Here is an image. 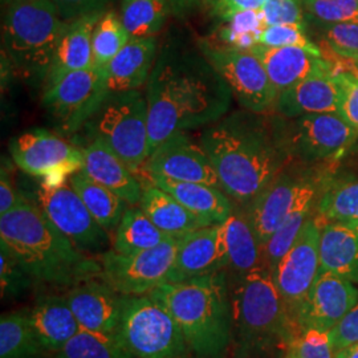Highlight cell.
<instances>
[{"instance_id":"cell-1","label":"cell","mask_w":358,"mask_h":358,"mask_svg":"<svg viewBox=\"0 0 358 358\" xmlns=\"http://www.w3.org/2000/svg\"><path fill=\"white\" fill-rule=\"evenodd\" d=\"M232 97L199 47L164 45L146 84L150 154L173 134L206 128L229 115Z\"/></svg>"},{"instance_id":"cell-2","label":"cell","mask_w":358,"mask_h":358,"mask_svg":"<svg viewBox=\"0 0 358 358\" xmlns=\"http://www.w3.org/2000/svg\"><path fill=\"white\" fill-rule=\"evenodd\" d=\"M199 143L217 171L220 189L247 207L291 161L279 118L245 110L203 129Z\"/></svg>"},{"instance_id":"cell-3","label":"cell","mask_w":358,"mask_h":358,"mask_svg":"<svg viewBox=\"0 0 358 358\" xmlns=\"http://www.w3.org/2000/svg\"><path fill=\"white\" fill-rule=\"evenodd\" d=\"M0 247L23 266L34 282L72 288L101 276L100 259L78 251L24 195L13 210L0 215Z\"/></svg>"},{"instance_id":"cell-4","label":"cell","mask_w":358,"mask_h":358,"mask_svg":"<svg viewBox=\"0 0 358 358\" xmlns=\"http://www.w3.org/2000/svg\"><path fill=\"white\" fill-rule=\"evenodd\" d=\"M150 296L166 308L196 357H224L234 338L232 300L224 271L162 284Z\"/></svg>"},{"instance_id":"cell-5","label":"cell","mask_w":358,"mask_h":358,"mask_svg":"<svg viewBox=\"0 0 358 358\" xmlns=\"http://www.w3.org/2000/svg\"><path fill=\"white\" fill-rule=\"evenodd\" d=\"M231 300L238 355L251 357L278 348L284 350L299 334L267 267L236 280Z\"/></svg>"},{"instance_id":"cell-6","label":"cell","mask_w":358,"mask_h":358,"mask_svg":"<svg viewBox=\"0 0 358 358\" xmlns=\"http://www.w3.org/2000/svg\"><path fill=\"white\" fill-rule=\"evenodd\" d=\"M68 24L50 0H11L1 36L13 68L27 78L44 83Z\"/></svg>"},{"instance_id":"cell-7","label":"cell","mask_w":358,"mask_h":358,"mask_svg":"<svg viewBox=\"0 0 358 358\" xmlns=\"http://www.w3.org/2000/svg\"><path fill=\"white\" fill-rule=\"evenodd\" d=\"M90 121L94 137L101 138L134 174L145 166L150 157L146 93H110Z\"/></svg>"},{"instance_id":"cell-8","label":"cell","mask_w":358,"mask_h":358,"mask_svg":"<svg viewBox=\"0 0 358 358\" xmlns=\"http://www.w3.org/2000/svg\"><path fill=\"white\" fill-rule=\"evenodd\" d=\"M115 334L134 358H179L187 349L178 324L150 294L124 296Z\"/></svg>"},{"instance_id":"cell-9","label":"cell","mask_w":358,"mask_h":358,"mask_svg":"<svg viewBox=\"0 0 358 358\" xmlns=\"http://www.w3.org/2000/svg\"><path fill=\"white\" fill-rule=\"evenodd\" d=\"M322 179L324 174L316 169L294 159L244 207L262 247L296 206L324 187Z\"/></svg>"},{"instance_id":"cell-10","label":"cell","mask_w":358,"mask_h":358,"mask_svg":"<svg viewBox=\"0 0 358 358\" xmlns=\"http://www.w3.org/2000/svg\"><path fill=\"white\" fill-rule=\"evenodd\" d=\"M279 124L291 158L307 165L337 161L358 137L357 130L337 113L282 117Z\"/></svg>"},{"instance_id":"cell-11","label":"cell","mask_w":358,"mask_h":358,"mask_svg":"<svg viewBox=\"0 0 358 358\" xmlns=\"http://www.w3.org/2000/svg\"><path fill=\"white\" fill-rule=\"evenodd\" d=\"M198 47L227 83L235 100L243 109L255 113L275 109L279 93L255 53L224 44L217 45L208 40H201Z\"/></svg>"},{"instance_id":"cell-12","label":"cell","mask_w":358,"mask_h":358,"mask_svg":"<svg viewBox=\"0 0 358 358\" xmlns=\"http://www.w3.org/2000/svg\"><path fill=\"white\" fill-rule=\"evenodd\" d=\"M38 207L55 224V227L75 244L78 251L90 256L108 252L110 235L93 217L69 178L59 183L41 182L36 190Z\"/></svg>"},{"instance_id":"cell-13","label":"cell","mask_w":358,"mask_h":358,"mask_svg":"<svg viewBox=\"0 0 358 358\" xmlns=\"http://www.w3.org/2000/svg\"><path fill=\"white\" fill-rule=\"evenodd\" d=\"M109 94L106 71L93 65L45 87L43 105L62 130L75 133L90 122Z\"/></svg>"},{"instance_id":"cell-14","label":"cell","mask_w":358,"mask_h":358,"mask_svg":"<svg viewBox=\"0 0 358 358\" xmlns=\"http://www.w3.org/2000/svg\"><path fill=\"white\" fill-rule=\"evenodd\" d=\"M178 238H170L150 250L121 255L109 250L100 256L101 279L122 296L150 294L166 284L176 262Z\"/></svg>"},{"instance_id":"cell-15","label":"cell","mask_w":358,"mask_h":358,"mask_svg":"<svg viewBox=\"0 0 358 358\" xmlns=\"http://www.w3.org/2000/svg\"><path fill=\"white\" fill-rule=\"evenodd\" d=\"M13 164L45 183H59L84 166L83 148L48 130H29L10 142Z\"/></svg>"},{"instance_id":"cell-16","label":"cell","mask_w":358,"mask_h":358,"mask_svg":"<svg viewBox=\"0 0 358 358\" xmlns=\"http://www.w3.org/2000/svg\"><path fill=\"white\" fill-rule=\"evenodd\" d=\"M321 227L319 219L309 217L273 273L276 287L294 322L320 273Z\"/></svg>"},{"instance_id":"cell-17","label":"cell","mask_w":358,"mask_h":358,"mask_svg":"<svg viewBox=\"0 0 358 358\" xmlns=\"http://www.w3.org/2000/svg\"><path fill=\"white\" fill-rule=\"evenodd\" d=\"M357 303L358 289L355 282L329 271H320L296 315L297 331L331 332Z\"/></svg>"},{"instance_id":"cell-18","label":"cell","mask_w":358,"mask_h":358,"mask_svg":"<svg viewBox=\"0 0 358 358\" xmlns=\"http://www.w3.org/2000/svg\"><path fill=\"white\" fill-rule=\"evenodd\" d=\"M150 177L178 182L205 183L220 189L217 171L203 146L195 142L187 131L176 133L161 143L145 164Z\"/></svg>"},{"instance_id":"cell-19","label":"cell","mask_w":358,"mask_h":358,"mask_svg":"<svg viewBox=\"0 0 358 358\" xmlns=\"http://www.w3.org/2000/svg\"><path fill=\"white\" fill-rule=\"evenodd\" d=\"M227 269L223 224L201 227L178 236V248L167 282H182Z\"/></svg>"},{"instance_id":"cell-20","label":"cell","mask_w":358,"mask_h":358,"mask_svg":"<svg viewBox=\"0 0 358 358\" xmlns=\"http://www.w3.org/2000/svg\"><path fill=\"white\" fill-rule=\"evenodd\" d=\"M340 99L341 87L337 72L325 60L300 83L280 93L275 110L284 118L319 113L338 115Z\"/></svg>"},{"instance_id":"cell-21","label":"cell","mask_w":358,"mask_h":358,"mask_svg":"<svg viewBox=\"0 0 358 358\" xmlns=\"http://www.w3.org/2000/svg\"><path fill=\"white\" fill-rule=\"evenodd\" d=\"M81 329L115 333L121 317L124 296L101 278L78 282L65 294Z\"/></svg>"},{"instance_id":"cell-22","label":"cell","mask_w":358,"mask_h":358,"mask_svg":"<svg viewBox=\"0 0 358 358\" xmlns=\"http://www.w3.org/2000/svg\"><path fill=\"white\" fill-rule=\"evenodd\" d=\"M83 173L112 190L129 206L140 205L143 194L140 180L101 138L94 137L90 145L83 148Z\"/></svg>"},{"instance_id":"cell-23","label":"cell","mask_w":358,"mask_h":358,"mask_svg":"<svg viewBox=\"0 0 358 358\" xmlns=\"http://www.w3.org/2000/svg\"><path fill=\"white\" fill-rule=\"evenodd\" d=\"M103 13H90L68 24L44 80V88L71 72L93 66V31Z\"/></svg>"},{"instance_id":"cell-24","label":"cell","mask_w":358,"mask_h":358,"mask_svg":"<svg viewBox=\"0 0 358 358\" xmlns=\"http://www.w3.org/2000/svg\"><path fill=\"white\" fill-rule=\"evenodd\" d=\"M158 52L155 36L130 38L106 68L109 93L140 90L148 84Z\"/></svg>"},{"instance_id":"cell-25","label":"cell","mask_w":358,"mask_h":358,"mask_svg":"<svg viewBox=\"0 0 358 358\" xmlns=\"http://www.w3.org/2000/svg\"><path fill=\"white\" fill-rule=\"evenodd\" d=\"M149 179L152 185L173 195L180 205L185 206L208 226L223 224L234 211L235 205L232 199L219 187L161 177H150Z\"/></svg>"},{"instance_id":"cell-26","label":"cell","mask_w":358,"mask_h":358,"mask_svg":"<svg viewBox=\"0 0 358 358\" xmlns=\"http://www.w3.org/2000/svg\"><path fill=\"white\" fill-rule=\"evenodd\" d=\"M223 231L227 250V269L235 282L256 269L266 267L263 247L244 207H234L230 217L223 223Z\"/></svg>"},{"instance_id":"cell-27","label":"cell","mask_w":358,"mask_h":358,"mask_svg":"<svg viewBox=\"0 0 358 358\" xmlns=\"http://www.w3.org/2000/svg\"><path fill=\"white\" fill-rule=\"evenodd\" d=\"M28 317L40 344L50 353L60 350L81 328L68 300L63 296H44L28 309Z\"/></svg>"},{"instance_id":"cell-28","label":"cell","mask_w":358,"mask_h":358,"mask_svg":"<svg viewBox=\"0 0 358 358\" xmlns=\"http://www.w3.org/2000/svg\"><path fill=\"white\" fill-rule=\"evenodd\" d=\"M250 51L263 63L279 94L300 83L325 62L321 55L300 47L273 48L257 44Z\"/></svg>"},{"instance_id":"cell-29","label":"cell","mask_w":358,"mask_h":358,"mask_svg":"<svg viewBox=\"0 0 358 358\" xmlns=\"http://www.w3.org/2000/svg\"><path fill=\"white\" fill-rule=\"evenodd\" d=\"M320 271L337 273L358 284V231L343 223L321 227Z\"/></svg>"},{"instance_id":"cell-30","label":"cell","mask_w":358,"mask_h":358,"mask_svg":"<svg viewBox=\"0 0 358 358\" xmlns=\"http://www.w3.org/2000/svg\"><path fill=\"white\" fill-rule=\"evenodd\" d=\"M140 207L154 224L170 236H182L187 232L206 227L202 219L195 217L185 206L155 185L143 189Z\"/></svg>"},{"instance_id":"cell-31","label":"cell","mask_w":358,"mask_h":358,"mask_svg":"<svg viewBox=\"0 0 358 358\" xmlns=\"http://www.w3.org/2000/svg\"><path fill=\"white\" fill-rule=\"evenodd\" d=\"M69 182L93 217L108 232L115 231L128 210V203L103 185L90 179L81 170L69 177Z\"/></svg>"},{"instance_id":"cell-32","label":"cell","mask_w":358,"mask_h":358,"mask_svg":"<svg viewBox=\"0 0 358 358\" xmlns=\"http://www.w3.org/2000/svg\"><path fill=\"white\" fill-rule=\"evenodd\" d=\"M170 238L173 236L159 230L141 207L130 206L115 229L112 250L121 255H131L157 247Z\"/></svg>"},{"instance_id":"cell-33","label":"cell","mask_w":358,"mask_h":358,"mask_svg":"<svg viewBox=\"0 0 358 358\" xmlns=\"http://www.w3.org/2000/svg\"><path fill=\"white\" fill-rule=\"evenodd\" d=\"M0 358H50L34 332L28 309L4 313L0 319Z\"/></svg>"},{"instance_id":"cell-34","label":"cell","mask_w":358,"mask_h":358,"mask_svg":"<svg viewBox=\"0 0 358 358\" xmlns=\"http://www.w3.org/2000/svg\"><path fill=\"white\" fill-rule=\"evenodd\" d=\"M173 15L169 0H122L121 20L130 38H152Z\"/></svg>"},{"instance_id":"cell-35","label":"cell","mask_w":358,"mask_h":358,"mask_svg":"<svg viewBox=\"0 0 358 358\" xmlns=\"http://www.w3.org/2000/svg\"><path fill=\"white\" fill-rule=\"evenodd\" d=\"M316 196L317 194L309 195L296 206L288 214V217L282 220L278 230L271 235L268 242L264 244L263 247L264 263H266V267L272 272V275L275 273V269L278 267L279 262L291 250V247L294 245L296 239L299 238L300 232L303 230L304 224L310 217Z\"/></svg>"},{"instance_id":"cell-36","label":"cell","mask_w":358,"mask_h":358,"mask_svg":"<svg viewBox=\"0 0 358 358\" xmlns=\"http://www.w3.org/2000/svg\"><path fill=\"white\" fill-rule=\"evenodd\" d=\"M50 358H134L115 333L80 329Z\"/></svg>"},{"instance_id":"cell-37","label":"cell","mask_w":358,"mask_h":358,"mask_svg":"<svg viewBox=\"0 0 358 358\" xmlns=\"http://www.w3.org/2000/svg\"><path fill=\"white\" fill-rule=\"evenodd\" d=\"M130 40L121 16L115 10H106L93 31V65L106 71L108 65Z\"/></svg>"},{"instance_id":"cell-38","label":"cell","mask_w":358,"mask_h":358,"mask_svg":"<svg viewBox=\"0 0 358 358\" xmlns=\"http://www.w3.org/2000/svg\"><path fill=\"white\" fill-rule=\"evenodd\" d=\"M219 32L224 45L250 51L259 44V38L266 28L262 10H247L232 15Z\"/></svg>"},{"instance_id":"cell-39","label":"cell","mask_w":358,"mask_h":358,"mask_svg":"<svg viewBox=\"0 0 358 358\" xmlns=\"http://www.w3.org/2000/svg\"><path fill=\"white\" fill-rule=\"evenodd\" d=\"M317 210L325 224L358 220V180L328 187L321 195Z\"/></svg>"},{"instance_id":"cell-40","label":"cell","mask_w":358,"mask_h":358,"mask_svg":"<svg viewBox=\"0 0 358 358\" xmlns=\"http://www.w3.org/2000/svg\"><path fill=\"white\" fill-rule=\"evenodd\" d=\"M329 332L308 329L300 332L284 348L282 358H334Z\"/></svg>"},{"instance_id":"cell-41","label":"cell","mask_w":358,"mask_h":358,"mask_svg":"<svg viewBox=\"0 0 358 358\" xmlns=\"http://www.w3.org/2000/svg\"><path fill=\"white\" fill-rule=\"evenodd\" d=\"M303 6L325 24L358 22V0H303Z\"/></svg>"},{"instance_id":"cell-42","label":"cell","mask_w":358,"mask_h":358,"mask_svg":"<svg viewBox=\"0 0 358 358\" xmlns=\"http://www.w3.org/2000/svg\"><path fill=\"white\" fill-rule=\"evenodd\" d=\"M304 26L297 24H279V26H268L262 32L259 44L266 47H300L308 51L315 52L321 55L320 48L312 43L304 31Z\"/></svg>"},{"instance_id":"cell-43","label":"cell","mask_w":358,"mask_h":358,"mask_svg":"<svg viewBox=\"0 0 358 358\" xmlns=\"http://www.w3.org/2000/svg\"><path fill=\"white\" fill-rule=\"evenodd\" d=\"M0 282L3 299L22 294L34 282L23 266L3 247L0 254Z\"/></svg>"},{"instance_id":"cell-44","label":"cell","mask_w":358,"mask_h":358,"mask_svg":"<svg viewBox=\"0 0 358 358\" xmlns=\"http://www.w3.org/2000/svg\"><path fill=\"white\" fill-rule=\"evenodd\" d=\"M262 11L267 27L279 24L304 26L303 0H267Z\"/></svg>"},{"instance_id":"cell-45","label":"cell","mask_w":358,"mask_h":358,"mask_svg":"<svg viewBox=\"0 0 358 358\" xmlns=\"http://www.w3.org/2000/svg\"><path fill=\"white\" fill-rule=\"evenodd\" d=\"M337 78L341 87L338 115L358 131V76L353 72L341 71L337 72Z\"/></svg>"},{"instance_id":"cell-46","label":"cell","mask_w":358,"mask_h":358,"mask_svg":"<svg viewBox=\"0 0 358 358\" xmlns=\"http://www.w3.org/2000/svg\"><path fill=\"white\" fill-rule=\"evenodd\" d=\"M325 38L334 51L344 56H358V22L328 24Z\"/></svg>"},{"instance_id":"cell-47","label":"cell","mask_w":358,"mask_h":358,"mask_svg":"<svg viewBox=\"0 0 358 358\" xmlns=\"http://www.w3.org/2000/svg\"><path fill=\"white\" fill-rule=\"evenodd\" d=\"M56 7L60 17L71 23L78 17L87 16L90 13L106 11V6L112 0H50Z\"/></svg>"},{"instance_id":"cell-48","label":"cell","mask_w":358,"mask_h":358,"mask_svg":"<svg viewBox=\"0 0 358 358\" xmlns=\"http://www.w3.org/2000/svg\"><path fill=\"white\" fill-rule=\"evenodd\" d=\"M334 353L358 341V303L336 328L329 332Z\"/></svg>"},{"instance_id":"cell-49","label":"cell","mask_w":358,"mask_h":358,"mask_svg":"<svg viewBox=\"0 0 358 358\" xmlns=\"http://www.w3.org/2000/svg\"><path fill=\"white\" fill-rule=\"evenodd\" d=\"M267 0H210L208 7L214 16L226 22L235 13L247 10H262Z\"/></svg>"},{"instance_id":"cell-50","label":"cell","mask_w":358,"mask_h":358,"mask_svg":"<svg viewBox=\"0 0 358 358\" xmlns=\"http://www.w3.org/2000/svg\"><path fill=\"white\" fill-rule=\"evenodd\" d=\"M23 195L16 190L10 171L6 166H1L0 177V215L10 213L16 206L20 203Z\"/></svg>"},{"instance_id":"cell-51","label":"cell","mask_w":358,"mask_h":358,"mask_svg":"<svg viewBox=\"0 0 358 358\" xmlns=\"http://www.w3.org/2000/svg\"><path fill=\"white\" fill-rule=\"evenodd\" d=\"M169 3L171 6L173 15L182 17L194 11L198 6H201L202 0H169Z\"/></svg>"},{"instance_id":"cell-52","label":"cell","mask_w":358,"mask_h":358,"mask_svg":"<svg viewBox=\"0 0 358 358\" xmlns=\"http://www.w3.org/2000/svg\"><path fill=\"white\" fill-rule=\"evenodd\" d=\"M334 358H358V341L336 352Z\"/></svg>"},{"instance_id":"cell-53","label":"cell","mask_w":358,"mask_h":358,"mask_svg":"<svg viewBox=\"0 0 358 358\" xmlns=\"http://www.w3.org/2000/svg\"><path fill=\"white\" fill-rule=\"evenodd\" d=\"M343 224H345L348 227H350V229H355V230L358 231V220H352V222H346V223H343Z\"/></svg>"},{"instance_id":"cell-54","label":"cell","mask_w":358,"mask_h":358,"mask_svg":"<svg viewBox=\"0 0 358 358\" xmlns=\"http://www.w3.org/2000/svg\"><path fill=\"white\" fill-rule=\"evenodd\" d=\"M208 1H210V0H202V4L207 6V4H208Z\"/></svg>"}]
</instances>
